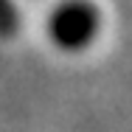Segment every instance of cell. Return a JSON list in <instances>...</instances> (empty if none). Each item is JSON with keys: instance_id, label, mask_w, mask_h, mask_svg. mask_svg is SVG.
I'll list each match as a JSON object with an SVG mask.
<instances>
[{"instance_id": "6da1fadb", "label": "cell", "mask_w": 132, "mask_h": 132, "mask_svg": "<svg viewBox=\"0 0 132 132\" xmlns=\"http://www.w3.org/2000/svg\"><path fill=\"white\" fill-rule=\"evenodd\" d=\"M101 31V11L90 0H62L48 17V37L59 51L79 53Z\"/></svg>"}, {"instance_id": "7a4b0ae2", "label": "cell", "mask_w": 132, "mask_h": 132, "mask_svg": "<svg viewBox=\"0 0 132 132\" xmlns=\"http://www.w3.org/2000/svg\"><path fill=\"white\" fill-rule=\"evenodd\" d=\"M20 31V11L14 0H0V39H11Z\"/></svg>"}]
</instances>
